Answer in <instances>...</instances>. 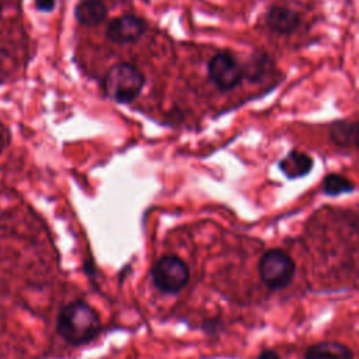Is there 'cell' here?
Listing matches in <instances>:
<instances>
[{
    "mask_svg": "<svg viewBox=\"0 0 359 359\" xmlns=\"http://www.w3.org/2000/svg\"><path fill=\"white\" fill-rule=\"evenodd\" d=\"M56 331L69 345L81 346L98 337L101 320L88 303L74 300L60 309L56 318Z\"/></svg>",
    "mask_w": 359,
    "mask_h": 359,
    "instance_id": "obj_1",
    "label": "cell"
},
{
    "mask_svg": "<svg viewBox=\"0 0 359 359\" xmlns=\"http://www.w3.org/2000/svg\"><path fill=\"white\" fill-rule=\"evenodd\" d=\"M144 76L132 63L121 62L108 69L102 87L105 94L118 104L132 102L143 90Z\"/></svg>",
    "mask_w": 359,
    "mask_h": 359,
    "instance_id": "obj_2",
    "label": "cell"
},
{
    "mask_svg": "<svg viewBox=\"0 0 359 359\" xmlns=\"http://www.w3.org/2000/svg\"><path fill=\"white\" fill-rule=\"evenodd\" d=\"M296 271L294 261L279 248L265 251L258 261V275L262 283L271 290L285 289L293 280Z\"/></svg>",
    "mask_w": 359,
    "mask_h": 359,
    "instance_id": "obj_3",
    "label": "cell"
},
{
    "mask_svg": "<svg viewBox=\"0 0 359 359\" xmlns=\"http://www.w3.org/2000/svg\"><path fill=\"white\" fill-rule=\"evenodd\" d=\"M150 276L157 290L177 294L189 282V268L188 264L177 255H163L153 264Z\"/></svg>",
    "mask_w": 359,
    "mask_h": 359,
    "instance_id": "obj_4",
    "label": "cell"
},
{
    "mask_svg": "<svg viewBox=\"0 0 359 359\" xmlns=\"http://www.w3.org/2000/svg\"><path fill=\"white\" fill-rule=\"evenodd\" d=\"M209 80L222 91L233 90L244 73L238 62L230 53H217L208 63Z\"/></svg>",
    "mask_w": 359,
    "mask_h": 359,
    "instance_id": "obj_5",
    "label": "cell"
},
{
    "mask_svg": "<svg viewBox=\"0 0 359 359\" xmlns=\"http://www.w3.org/2000/svg\"><path fill=\"white\" fill-rule=\"evenodd\" d=\"M146 31V22L133 14H123L107 27V38L115 43H132L137 41Z\"/></svg>",
    "mask_w": 359,
    "mask_h": 359,
    "instance_id": "obj_6",
    "label": "cell"
},
{
    "mask_svg": "<svg viewBox=\"0 0 359 359\" xmlns=\"http://www.w3.org/2000/svg\"><path fill=\"white\" fill-rule=\"evenodd\" d=\"M266 25L278 34H290L300 24V15L292 8L283 6H273L265 17Z\"/></svg>",
    "mask_w": 359,
    "mask_h": 359,
    "instance_id": "obj_7",
    "label": "cell"
},
{
    "mask_svg": "<svg viewBox=\"0 0 359 359\" xmlns=\"http://www.w3.org/2000/svg\"><path fill=\"white\" fill-rule=\"evenodd\" d=\"M303 359H355L353 352L335 341L318 342L306 349Z\"/></svg>",
    "mask_w": 359,
    "mask_h": 359,
    "instance_id": "obj_8",
    "label": "cell"
},
{
    "mask_svg": "<svg viewBox=\"0 0 359 359\" xmlns=\"http://www.w3.org/2000/svg\"><path fill=\"white\" fill-rule=\"evenodd\" d=\"M107 6L102 0H81L74 8L76 20L86 27L98 25L107 17Z\"/></svg>",
    "mask_w": 359,
    "mask_h": 359,
    "instance_id": "obj_9",
    "label": "cell"
},
{
    "mask_svg": "<svg viewBox=\"0 0 359 359\" xmlns=\"http://www.w3.org/2000/svg\"><path fill=\"white\" fill-rule=\"evenodd\" d=\"M279 168L287 178H299L310 172L313 168V158L307 153L292 150L280 160Z\"/></svg>",
    "mask_w": 359,
    "mask_h": 359,
    "instance_id": "obj_10",
    "label": "cell"
},
{
    "mask_svg": "<svg viewBox=\"0 0 359 359\" xmlns=\"http://www.w3.org/2000/svg\"><path fill=\"white\" fill-rule=\"evenodd\" d=\"M331 140L341 146L348 147L356 143V123L349 121H338L330 129Z\"/></svg>",
    "mask_w": 359,
    "mask_h": 359,
    "instance_id": "obj_11",
    "label": "cell"
},
{
    "mask_svg": "<svg viewBox=\"0 0 359 359\" xmlns=\"http://www.w3.org/2000/svg\"><path fill=\"white\" fill-rule=\"evenodd\" d=\"M353 189H355L353 182L339 174H330L323 181V191L330 196L352 192Z\"/></svg>",
    "mask_w": 359,
    "mask_h": 359,
    "instance_id": "obj_12",
    "label": "cell"
},
{
    "mask_svg": "<svg viewBox=\"0 0 359 359\" xmlns=\"http://www.w3.org/2000/svg\"><path fill=\"white\" fill-rule=\"evenodd\" d=\"M34 3H35V7H36L38 11L49 13L55 8L56 0H34Z\"/></svg>",
    "mask_w": 359,
    "mask_h": 359,
    "instance_id": "obj_13",
    "label": "cell"
},
{
    "mask_svg": "<svg viewBox=\"0 0 359 359\" xmlns=\"http://www.w3.org/2000/svg\"><path fill=\"white\" fill-rule=\"evenodd\" d=\"M257 359H282L275 351H272V349H265V351H262L258 356H257Z\"/></svg>",
    "mask_w": 359,
    "mask_h": 359,
    "instance_id": "obj_14",
    "label": "cell"
},
{
    "mask_svg": "<svg viewBox=\"0 0 359 359\" xmlns=\"http://www.w3.org/2000/svg\"><path fill=\"white\" fill-rule=\"evenodd\" d=\"M7 144H8V136H7V133L3 130V132H0V154L4 151V149L7 147Z\"/></svg>",
    "mask_w": 359,
    "mask_h": 359,
    "instance_id": "obj_15",
    "label": "cell"
},
{
    "mask_svg": "<svg viewBox=\"0 0 359 359\" xmlns=\"http://www.w3.org/2000/svg\"><path fill=\"white\" fill-rule=\"evenodd\" d=\"M4 57H6V52H4V49H0V66H1L3 60H4Z\"/></svg>",
    "mask_w": 359,
    "mask_h": 359,
    "instance_id": "obj_16",
    "label": "cell"
},
{
    "mask_svg": "<svg viewBox=\"0 0 359 359\" xmlns=\"http://www.w3.org/2000/svg\"><path fill=\"white\" fill-rule=\"evenodd\" d=\"M1 10H3V8H1V3H0V15H1Z\"/></svg>",
    "mask_w": 359,
    "mask_h": 359,
    "instance_id": "obj_17",
    "label": "cell"
}]
</instances>
